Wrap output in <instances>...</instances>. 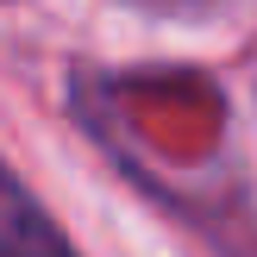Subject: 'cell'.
<instances>
[{"mask_svg":"<svg viewBox=\"0 0 257 257\" xmlns=\"http://www.w3.org/2000/svg\"><path fill=\"white\" fill-rule=\"evenodd\" d=\"M0 257H75V245L63 238V226L7 170V157H0Z\"/></svg>","mask_w":257,"mask_h":257,"instance_id":"6da1fadb","label":"cell"},{"mask_svg":"<svg viewBox=\"0 0 257 257\" xmlns=\"http://www.w3.org/2000/svg\"><path fill=\"white\" fill-rule=\"evenodd\" d=\"M138 7H151V13H188V19H195V13H220L226 0H138Z\"/></svg>","mask_w":257,"mask_h":257,"instance_id":"7a4b0ae2","label":"cell"}]
</instances>
